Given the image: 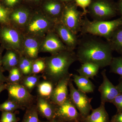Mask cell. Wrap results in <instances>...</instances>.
Segmentation results:
<instances>
[{
    "mask_svg": "<svg viewBox=\"0 0 122 122\" xmlns=\"http://www.w3.org/2000/svg\"><path fill=\"white\" fill-rule=\"evenodd\" d=\"M21 54L15 51L7 50L2 57V67L5 71L9 72L13 68L17 67L20 61Z\"/></svg>",
    "mask_w": 122,
    "mask_h": 122,
    "instance_id": "20",
    "label": "cell"
},
{
    "mask_svg": "<svg viewBox=\"0 0 122 122\" xmlns=\"http://www.w3.org/2000/svg\"><path fill=\"white\" fill-rule=\"evenodd\" d=\"M21 55L34 60L38 57L39 49L44 38L24 35Z\"/></svg>",
    "mask_w": 122,
    "mask_h": 122,
    "instance_id": "17",
    "label": "cell"
},
{
    "mask_svg": "<svg viewBox=\"0 0 122 122\" xmlns=\"http://www.w3.org/2000/svg\"><path fill=\"white\" fill-rule=\"evenodd\" d=\"M87 12L93 20H108L117 15L116 2L113 0H92Z\"/></svg>",
    "mask_w": 122,
    "mask_h": 122,
    "instance_id": "6",
    "label": "cell"
},
{
    "mask_svg": "<svg viewBox=\"0 0 122 122\" xmlns=\"http://www.w3.org/2000/svg\"><path fill=\"white\" fill-rule=\"evenodd\" d=\"M65 3L59 0H47L42 5L41 12L56 23L61 22Z\"/></svg>",
    "mask_w": 122,
    "mask_h": 122,
    "instance_id": "16",
    "label": "cell"
},
{
    "mask_svg": "<svg viewBox=\"0 0 122 122\" xmlns=\"http://www.w3.org/2000/svg\"><path fill=\"white\" fill-rule=\"evenodd\" d=\"M56 24L41 11H34L22 32L25 36L44 38L54 30Z\"/></svg>",
    "mask_w": 122,
    "mask_h": 122,
    "instance_id": "4",
    "label": "cell"
},
{
    "mask_svg": "<svg viewBox=\"0 0 122 122\" xmlns=\"http://www.w3.org/2000/svg\"><path fill=\"white\" fill-rule=\"evenodd\" d=\"M69 97L72 103L83 118L90 114L93 109L91 105L92 98H90L86 93L76 89L71 79L69 83Z\"/></svg>",
    "mask_w": 122,
    "mask_h": 122,
    "instance_id": "9",
    "label": "cell"
},
{
    "mask_svg": "<svg viewBox=\"0 0 122 122\" xmlns=\"http://www.w3.org/2000/svg\"><path fill=\"white\" fill-rule=\"evenodd\" d=\"M68 50L54 30L48 33L43 38L39 53H49L52 55Z\"/></svg>",
    "mask_w": 122,
    "mask_h": 122,
    "instance_id": "11",
    "label": "cell"
},
{
    "mask_svg": "<svg viewBox=\"0 0 122 122\" xmlns=\"http://www.w3.org/2000/svg\"><path fill=\"white\" fill-rule=\"evenodd\" d=\"M34 61L21 55L17 67L24 76L32 74V66Z\"/></svg>",
    "mask_w": 122,
    "mask_h": 122,
    "instance_id": "26",
    "label": "cell"
},
{
    "mask_svg": "<svg viewBox=\"0 0 122 122\" xmlns=\"http://www.w3.org/2000/svg\"><path fill=\"white\" fill-rule=\"evenodd\" d=\"M108 42L113 51L122 55V26L115 30Z\"/></svg>",
    "mask_w": 122,
    "mask_h": 122,
    "instance_id": "25",
    "label": "cell"
},
{
    "mask_svg": "<svg viewBox=\"0 0 122 122\" xmlns=\"http://www.w3.org/2000/svg\"></svg>",
    "mask_w": 122,
    "mask_h": 122,
    "instance_id": "46",
    "label": "cell"
},
{
    "mask_svg": "<svg viewBox=\"0 0 122 122\" xmlns=\"http://www.w3.org/2000/svg\"><path fill=\"white\" fill-rule=\"evenodd\" d=\"M55 86L53 82L48 80L41 81L36 87L37 95L50 99Z\"/></svg>",
    "mask_w": 122,
    "mask_h": 122,
    "instance_id": "23",
    "label": "cell"
},
{
    "mask_svg": "<svg viewBox=\"0 0 122 122\" xmlns=\"http://www.w3.org/2000/svg\"><path fill=\"white\" fill-rule=\"evenodd\" d=\"M72 74L70 73L61 79L53 90L50 99L56 105L62 104L69 98L68 87Z\"/></svg>",
    "mask_w": 122,
    "mask_h": 122,
    "instance_id": "15",
    "label": "cell"
},
{
    "mask_svg": "<svg viewBox=\"0 0 122 122\" xmlns=\"http://www.w3.org/2000/svg\"><path fill=\"white\" fill-rule=\"evenodd\" d=\"M122 26V18L111 20L91 21L86 15L82 19L80 32L82 35L102 37L109 41L115 30Z\"/></svg>",
    "mask_w": 122,
    "mask_h": 122,
    "instance_id": "3",
    "label": "cell"
},
{
    "mask_svg": "<svg viewBox=\"0 0 122 122\" xmlns=\"http://www.w3.org/2000/svg\"><path fill=\"white\" fill-rule=\"evenodd\" d=\"M72 76L78 89L86 93L93 92L95 86L89 79L77 74H72Z\"/></svg>",
    "mask_w": 122,
    "mask_h": 122,
    "instance_id": "21",
    "label": "cell"
},
{
    "mask_svg": "<svg viewBox=\"0 0 122 122\" xmlns=\"http://www.w3.org/2000/svg\"><path fill=\"white\" fill-rule=\"evenodd\" d=\"M20 0H3L4 5H3L7 9L12 10L16 7L20 3Z\"/></svg>",
    "mask_w": 122,
    "mask_h": 122,
    "instance_id": "36",
    "label": "cell"
},
{
    "mask_svg": "<svg viewBox=\"0 0 122 122\" xmlns=\"http://www.w3.org/2000/svg\"><path fill=\"white\" fill-rule=\"evenodd\" d=\"M116 86L120 92V94H122V77H120L119 82Z\"/></svg>",
    "mask_w": 122,
    "mask_h": 122,
    "instance_id": "41",
    "label": "cell"
},
{
    "mask_svg": "<svg viewBox=\"0 0 122 122\" xmlns=\"http://www.w3.org/2000/svg\"><path fill=\"white\" fill-rule=\"evenodd\" d=\"M100 67L97 64L90 62L82 63L80 68L76 70L79 75L93 79L98 73Z\"/></svg>",
    "mask_w": 122,
    "mask_h": 122,
    "instance_id": "22",
    "label": "cell"
},
{
    "mask_svg": "<svg viewBox=\"0 0 122 122\" xmlns=\"http://www.w3.org/2000/svg\"><path fill=\"white\" fill-rule=\"evenodd\" d=\"M35 104L38 114L42 117L45 118L48 121L54 118L56 105L50 99L37 95Z\"/></svg>",
    "mask_w": 122,
    "mask_h": 122,
    "instance_id": "18",
    "label": "cell"
},
{
    "mask_svg": "<svg viewBox=\"0 0 122 122\" xmlns=\"http://www.w3.org/2000/svg\"><path fill=\"white\" fill-rule=\"evenodd\" d=\"M54 31L68 50L74 51L76 49L79 42L77 34L61 22L56 24Z\"/></svg>",
    "mask_w": 122,
    "mask_h": 122,
    "instance_id": "13",
    "label": "cell"
},
{
    "mask_svg": "<svg viewBox=\"0 0 122 122\" xmlns=\"http://www.w3.org/2000/svg\"><path fill=\"white\" fill-rule=\"evenodd\" d=\"M26 111L21 122H40L36 104L26 109Z\"/></svg>",
    "mask_w": 122,
    "mask_h": 122,
    "instance_id": "27",
    "label": "cell"
},
{
    "mask_svg": "<svg viewBox=\"0 0 122 122\" xmlns=\"http://www.w3.org/2000/svg\"><path fill=\"white\" fill-rule=\"evenodd\" d=\"M7 83L9 99L12 100L22 109L25 110L36 103V96L31 94L20 84Z\"/></svg>",
    "mask_w": 122,
    "mask_h": 122,
    "instance_id": "8",
    "label": "cell"
},
{
    "mask_svg": "<svg viewBox=\"0 0 122 122\" xmlns=\"http://www.w3.org/2000/svg\"><path fill=\"white\" fill-rule=\"evenodd\" d=\"M5 49L3 48V46H0V71H2L3 72H5L4 70L2 67V54L3 51Z\"/></svg>",
    "mask_w": 122,
    "mask_h": 122,
    "instance_id": "39",
    "label": "cell"
},
{
    "mask_svg": "<svg viewBox=\"0 0 122 122\" xmlns=\"http://www.w3.org/2000/svg\"><path fill=\"white\" fill-rule=\"evenodd\" d=\"M116 4L117 14L122 18V0H118Z\"/></svg>",
    "mask_w": 122,
    "mask_h": 122,
    "instance_id": "38",
    "label": "cell"
},
{
    "mask_svg": "<svg viewBox=\"0 0 122 122\" xmlns=\"http://www.w3.org/2000/svg\"><path fill=\"white\" fill-rule=\"evenodd\" d=\"M110 122H122V112L117 113L112 118Z\"/></svg>",
    "mask_w": 122,
    "mask_h": 122,
    "instance_id": "37",
    "label": "cell"
},
{
    "mask_svg": "<svg viewBox=\"0 0 122 122\" xmlns=\"http://www.w3.org/2000/svg\"><path fill=\"white\" fill-rule=\"evenodd\" d=\"M62 122V121H61L58 120V119H57L56 118H54V119L53 120H51V121H46V122Z\"/></svg>",
    "mask_w": 122,
    "mask_h": 122,
    "instance_id": "43",
    "label": "cell"
},
{
    "mask_svg": "<svg viewBox=\"0 0 122 122\" xmlns=\"http://www.w3.org/2000/svg\"><path fill=\"white\" fill-rule=\"evenodd\" d=\"M101 74L102 77V82L98 90L101 96V103H112L116 97L120 94V92L116 86H114L107 78L106 70H103L101 72Z\"/></svg>",
    "mask_w": 122,
    "mask_h": 122,
    "instance_id": "12",
    "label": "cell"
},
{
    "mask_svg": "<svg viewBox=\"0 0 122 122\" xmlns=\"http://www.w3.org/2000/svg\"><path fill=\"white\" fill-rule=\"evenodd\" d=\"M75 2L66 3L63 9L61 22L73 32L77 34L81 30L83 12L78 10Z\"/></svg>",
    "mask_w": 122,
    "mask_h": 122,
    "instance_id": "7",
    "label": "cell"
},
{
    "mask_svg": "<svg viewBox=\"0 0 122 122\" xmlns=\"http://www.w3.org/2000/svg\"><path fill=\"white\" fill-rule=\"evenodd\" d=\"M59 0L65 3V4H66V3L74 2L75 0Z\"/></svg>",
    "mask_w": 122,
    "mask_h": 122,
    "instance_id": "44",
    "label": "cell"
},
{
    "mask_svg": "<svg viewBox=\"0 0 122 122\" xmlns=\"http://www.w3.org/2000/svg\"><path fill=\"white\" fill-rule=\"evenodd\" d=\"M79 39L76 53L77 61L81 63L90 62L97 64L100 68L110 66L113 51L109 42L97 36L82 35Z\"/></svg>",
    "mask_w": 122,
    "mask_h": 122,
    "instance_id": "1",
    "label": "cell"
},
{
    "mask_svg": "<svg viewBox=\"0 0 122 122\" xmlns=\"http://www.w3.org/2000/svg\"><path fill=\"white\" fill-rule=\"evenodd\" d=\"M20 120L16 116V112H2L0 122H18Z\"/></svg>",
    "mask_w": 122,
    "mask_h": 122,
    "instance_id": "33",
    "label": "cell"
},
{
    "mask_svg": "<svg viewBox=\"0 0 122 122\" xmlns=\"http://www.w3.org/2000/svg\"><path fill=\"white\" fill-rule=\"evenodd\" d=\"M7 83H4L0 85V93L5 90H6L7 88Z\"/></svg>",
    "mask_w": 122,
    "mask_h": 122,
    "instance_id": "42",
    "label": "cell"
},
{
    "mask_svg": "<svg viewBox=\"0 0 122 122\" xmlns=\"http://www.w3.org/2000/svg\"><path fill=\"white\" fill-rule=\"evenodd\" d=\"M26 2H30V3H32V2H34L36 3L39 2L41 0H25Z\"/></svg>",
    "mask_w": 122,
    "mask_h": 122,
    "instance_id": "45",
    "label": "cell"
},
{
    "mask_svg": "<svg viewBox=\"0 0 122 122\" xmlns=\"http://www.w3.org/2000/svg\"><path fill=\"white\" fill-rule=\"evenodd\" d=\"M24 37L22 31L11 24L0 25V44L5 49L21 54Z\"/></svg>",
    "mask_w": 122,
    "mask_h": 122,
    "instance_id": "5",
    "label": "cell"
},
{
    "mask_svg": "<svg viewBox=\"0 0 122 122\" xmlns=\"http://www.w3.org/2000/svg\"></svg>",
    "mask_w": 122,
    "mask_h": 122,
    "instance_id": "47",
    "label": "cell"
},
{
    "mask_svg": "<svg viewBox=\"0 0 122 122\" xmlns=\"http://www.w3.org/2000/svg\"><path fill=\"white\" fill-rule=\"evenodd\" d=\"M46 67L44 57H38L33 62L32 66V74H38L42 73Z\"/></svg>",
    "mask_w": 122,
    "mask_h": 122,
    "instance_id": "30",
    "label": "cell"
},
{
    "mask_svg": "<svg viewBox=\"0 0 122 122\" xmlns=\"http://www.w3.org/2000/svg\"><path fill=\"white\" fill-rule=\"evenodd\" d=\"M54 118L64 122H81L83 119L69 97L62 104L56 105Z\"/></svg>",
    "mask_w": 122,
    "mask_h": 122,
    "instance_id": "10",
    "label": "cell"
},
{
    "mask_svg": "<svg viewBox=\"0 0 122 122\" xmlns=\"http://www.w3.org/2000/svg\"><path fill=\"white\" fill-rule=\"evenodd\" d=\"M112 103L116 107L117 113L122 112V94H119L116 96Z\"/></svg>",
    "mask_w": 122,
    "mask_h": 122,
    "instance_id": "35",
    "label": "cell"
},
{
    "mask_svg": "<svg viewBox=\"0 0 122 122\" xmlns=\"http://www.w3.org/2000/svg\"><path fill=\"white\" fill-rule=\"evenodd\" d=\"M11 11L0 3V25L10 24L9 15Z\"/></svg>",
    "mask_w": 122,
    "mask_h": 122,
    "instance_id": "32",
    "label": "cell"
},
{
    "mask_svg": "<svg viewBox=\"0 0 122 122\" xmlns=\"http://www.w3.org/2000/svg\"><path fill=\"white\" fill-rule=\"evenodd\" d=\"M33 11L25 7H18L10 11V24L21 30L26 26Z\"/></svg>",
    "mask_w": 122,
    "mask_h": 122,
    "instance_id": "14",
    "label": "cell"
},
{
    "mask_svg": "<svg viewBox=\"0 0 122 122\" xmlns=\"http://www.w3.org/2000/svg\"><path fill=\"white\" fill-rule=\"evenodd\" d=\"M18 109L22 110L17 103L9 99L0 104V111L1 112H14Z\"/></svg>",
    "mask_w": 122,
    "mask_h": 122,
    "instance_id": "31",
    "label": "cell"
},
{
    "mask_svg": "<svg viewBox=\"0 0 122 122\" xmlns=\"http://www.w3.org/2000/svg\"><path fill=\"white\" fill-rule=\"evenodd\" d=\"M3 72L0 71V85L5 82L7 83V77L4 75Z\"/></svg>",
    "mask_w": 122,
    "mask_h": 122,
    "instance_id": "40",
    "label": "cell"
},
{
    "mask_svg": "<svg viewBox=\"0 0 122 122\" xmlns=\"http://www.w3.org/2000/svg\"><path fill=\"white\" fill-rule=\"evenodd\" d=\"M92 0H75L74 2L78 7H81L83 10L85 15L87 13L86 8H88L91 3Z\"/></svg>",
    "mask_w": 122,
    "mask_h": 122,
    "instance_id": "34",
    "label": "cell"
},
{
    "mask_svg": "<svg viewBox=\"0 0 122 122\" xmlns=\"http://www.w3.org/2000/svg\"><path fill=\"white\" fill-rule=\"evenodd\" d=\"M41 75L32 74L27 76H24L20 84L31 93L41 81Z\"/></svg>",
    "mask_w": 122,
    "mask_h": 122,
    "instance_id": "24",
    "label": "cell"
},
{
    "mask_svg": "<svg viewBox=\"0 0 122 122\" xmlns=\"http://www.w3.org/2000/svg\"><path fill=\"white\" fill-rule=\"evenodd\" d=\"M46 67L42 74L44 80L53 82L55 86L61 79L69 74V68L77 61L74 51L66 50L45 57Z\"/></svg>",
    "mask_w": 122,
    "mask_h": 122,
    "instance_id": "2",
    "label": "cell"
},
{
    "mask_svg": "<svg viewBox=\"0 0 122 122\" xmlns=\"http://www.w3.org/2000/svg\"><path fill=\"white\" fill-rule=\"evenodd\" d=\"M110 72L122 77V55L113 57L110 65Z\"/></svg>",
    "mask_w": 122,
    "mask_h": 122,
    "instance_id": "29",
    "label": "cell"
},
{
    "mask_svg": "<svg viewBox=\"0 0 122 122\" xmlns=\"http://www.w3.org/2000/svg\"><path fill=\"white\" fill-rule=\"evenodd\" d=\"M6 83L20 84L24 75L17 66L13 68L9 71Z\"/></svg>",
    "mask_w": 122,
    "mask_h": 122,
    "instance_id": "28",
    "label": "cell"
},
{
    "mask_svg": "<svg viewBox=\"0 0 122 122\" xmlns=\"http://www.w3.org/2000/svg\"><path fill=\"white\" fill-rule=\"evenodd\" d=\"M91 111V113L83 118L81 122H110L109 115L105 109V103H101L98 107L92 109Z\"/></svg>",
    "mask_w": 122,
    "mask_h": 122,
    "instance_id": "19",
    "label": "cell"
}]
</instances>
